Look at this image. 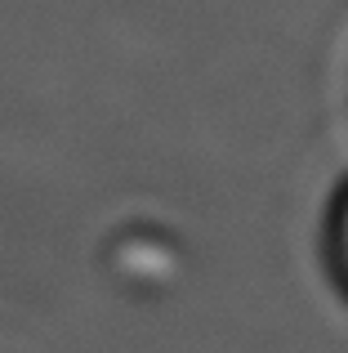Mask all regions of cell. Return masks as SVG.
Returning a JSON list of instances; mask_svg holds the SVG:
<instances>
[{
  "label": "cell",
  "instance_id": "obj_1",
  "mask_svg": "<svg viewBox=\"0 0 348 353\" xmlns=\"http://www.w3.org/2000/svg\"><path fill=\"white\" fill-rule=\"evenodd\" d=\"M344 246H348V206H344Z\"/></svg>",
  "mask_w": 348,
  "mask_h": 353
}]
</instances>
